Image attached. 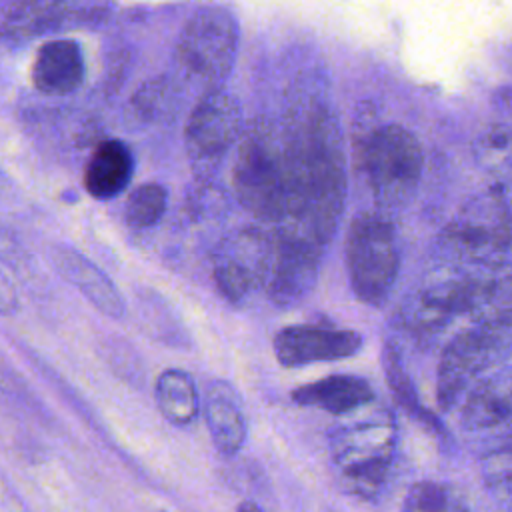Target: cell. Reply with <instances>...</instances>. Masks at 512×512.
<instances>
[{"instance_id": "obj_1", "label": "cell", "mask_w": 512, "mask_h": 512, "mask_svg": "<svg viewBox=\"0 0 512 512\" xmlns=\"http://www.w3.org/2000/svg\"><path fill=\"white\" fill-rule=\"evenodd\" d=\"M284 170V228L300 232L318 244H328L344 206V170L332 128L322 118L312 120L302 136L286 142Z\"/></svg>"}, {"instance_id": "obj_2", "label": "cell", "mask_w": 512, "mask_h": 512, "mask_svg": "<svg viewBox=\"0 0 512 512\" xmlns=\"http://www.w3.org/2000/svg\"><path fill=\"white\" fill-rule=\"evenodd\" d=\"M328 446L348 492L372 500L386 486L394 464L396 416L386 406L366 410L338 424L328 436Z\"/></svg>"}, {"instance_id": "obj_3", "label": "cell", "mask_w": 512, "mask_h": 512, "mask_svg": "<svg viewBox=\"0 0 512 512\" xmlns=\"http://www.w3.org/2000/svg\"><path fill=\"white\" fill-rule=\"evenodd\" d=\"M346 270L356 298L382 306L398 278L400 250L394 226L382 214H360L346 234Z\"/></svg>"}, {"instance_id": "obj_4", "label": "cell", "mask_w": 512, "mask_h": 512, "mask_svg": "<svg viewBox=\"0 0 512 512\" xmlns=\"http://www.w3.org/2000/svg\"><path fill=\"white\" fill-rule=\"evenodd\" d=\"M358 162L378 206L400 208L410 202L422 172L416 138L400 126L372 130L358 144Z\"/></svg>"}, {"instance_id": "obj_5", "label": "cell", "mask_w": 512, "mask_h": 512, "mask_svg": "<svg viewBox=\"0 0 512 512\" xmlns=\"http://www.w3.org/2000/svg\"><path fill=\"white\" fill-rule=\"evenodd\" d=\"M232 184L240 204L264 222L284 220L282 152L266 128H250L238 146Z\"/></svg>"}, {"instance_id": "obj_6", "label": "cell", "mask_w": 512, "mask_h": 512, "mask_svg": "<svg viewBox=\"0 0 512 512\" xmlns=\"http://www.w3.org/2000/svg\"><path fill=\"white\" fill-rule=\"evenodd\" d=\"M510 328H490L474 324L458 332L442 350L436 378L438 408L448 412L458 408L462 396L494 364L500 352L508 350Z\"/></svg>"}, {"instance_id": "obj_7", "label": "cell", "mask_w": 512, "mask_h": 512, "mask_svg": "<svg viewBox=\"0 0 512 512\" xmlns=\"http://www.w3.org/2000/svg\"><path fill=\"white\" fill-rule=\"evenodd\" d=\"M510 226L506 206L498 200L478 202L464 210L444 232L448 258L488 268H508Z\"/></svg>"}, {"instance_id": "obj_8", "label": "cell", "mask_w": 512, "mask_h": 512, "mask_svg": "<svg viewBox=\"0 0 512 512\" xmlns=\"http://www.w3.org/2000/svg\"><path fill=\"white\" fill-rule=\"evenodd\" d=\"M236 40V24L226 10L202 8L182 28L176 56L192 76L218 82L234 64Z\"/></svg>"}, {"instance_id": "obj_9", "label": "cell", "mask_w": 512, "mask_h": 512, "mask_svg": "<svg viewBox=\"0 0 512 512\" xmlns=\"http://www.w3.org/2000/svg\"><path fill=\"white\" fill-rule=\"evenodd\" d=\"M478 278L466 272H448L424 280L398 308V318L416 338H434L458 316L468 314Z\"/></svg>"}, {"instance_id": "obj_10", "label": "cell", "mask_w": 512, "mask_h": 512, "mask_svg": "<svg viewBox=\"0 0 512 512\" xmlns=\"http://www.w3.org/2000/svg\"><path fill=\"white\" fill-rule=\"evenodd\" d=\"M274 250V236L246 228L228 236L214 252L212 276L218 292L232 304L264 288Z\"/></svg>"}, {"instance_id": "obj_11", "label": "cell", "mask_w": 512, "mask_h": 512, "mask_svg": "<svg viewBox=\"0 0 512 512\" xmlns=\"http://www.w3.org/2000/svg\"><path fill=\"white\" fill-rule=\"evenodd\" d=\"M322 248L316 240L288 228L274 234L272 262L264 282L274 306L292 308L308 298L320 274Z\"/></svg>"}, {"instance_id": "obj_12", "label": "cell", "mask_w": 512, "mask_h": 512, "mask_svg": "<svg viewBox=\"0 0 512 512\" xmlns=\"http://www.w3.org/2000/svg\"><path fill=\"white\" fill-rule=\"evenodd\" d=\"M362 344V336L350 328L292 324L276 332L272 346L280 366L300 368L316 362L350 358L362 350Z\"/></svg>"}, {"instance_id": "obj_13", "label": "cell", "mask_w": 512, "mask_h": 512, "mask_svg": "<svg viewBox=\"0 0 512 512\" xmlns=\"http://www.w3.org/2000/svg\"><path fill=\"white\" fill-rule=\"evenodd\" d=\"M240 134V108L220 90L206 94L186 124V144L196 164H216Z\"/></svg>"}, {"instance_id": "obj_14", "label": "cell", "mask_w": 512, "mask_h": 512, "mask_svg": "<svg viewBox=\"0 0 512 512\" xmlns=\"http://www.w3.org/2000/svg\"><path fill=\"white\" fill-rule=\"evenodd\" d=\"M32 84L48 96L74 92L84 80V56L74 40L58 38L44 42L30 68Z\"/></svg>"}, {"instance_id": "obj_15", "label": "cell", "mask_w": 512, "mask_h": 512, "mask_svg": "<svg viewBox=\"0 0 512 512\" xmlns=\"http://www.w3.org/2000/svg\"><path fill=\"white\" fill-rule=\"evenodd\" d=\"M374 398L372 384L356 374H330L292 390V402L298 406L320 408L334 416L354 414Z\"/></svg>"}, {"instance_id": "obj_16", "label": "cell", "mask_w": 512, "mask_h": 512, "mask_svg": "<svg viewBox=\"0 0 512 512\" xmlns=\"http://www.w3.org/2000/svg\"><path fill=\"white\" fill-rule=\"evenodd\" d=\"M52 264L58 274L76 286L102 314L110 318L124 316V300L116 284L86 256L68 246L52 250Z\"/></svg>"}, {"instance_id": "obj_17", "label": "cell", "mask_w": 512, "mask_h": 512, "mask_svg": "<svg viewBox=\"0 0 512 512\" xmlns=\"http://www.w3.org/2000/svg\"><path fill=\"white\" fill-rule=\"evenodd\" d=\"M200 408L204 410V420L216 450L224 456L236 454L244 446L248 434L238 392L228 382L214 380L208 384Z\"/></svg>"}, {"instance_id": "obj_18", "label": "cell", "mask_w": 512, "mask_h": 512, "mask_svg": "<svg viewBox=\"0 0 512 512\" xmlns=\"http://www.w3.org/2000/svg\"><path fill=\"white\" fill-rule=\"evenodd\" d=\"M460 424L466 430H484L506 424L512 410L508 370L482 376L460 400Z\"/></svg>"}, {"instance_id": "obj_19", "label": "cell", "mask_w": 512, "mask_h": 512, "mask_svg": "<svg viewBox=\"0 0 512 512\" xmlns=\"http://www.w3.org/2000/svg\"><path fill=\"white\" fill-rule=\"evenodd\" d=\"M132 170V154L122 142H102L84 168V188L96 200H110L128 186Z\"/></svg>"}, {"instance_id": "obj_20", "label": "cell", "mask_w": 512, "mask_h": 512, "mask_svg": "<svg viewBox=\"0 0 512 512\" xmlns=\"http://www.w3.org/2000/svg\"><path fill=\"white\" fill-rule=\"evenodd\" d=\"M154 400L160 414L174 426H188L198 418L200 394L194 378L180 368H168L154 382Z\"/></svg>"}, {"instance_id": "obj_21", "label": "cell", "mask_w": 512, "mask_h": 512, "mask_svg": "<svg viewBox=\"0 0 512 512\" xmlns=\"http://www.w3.org/2000/svg\"><path fill=\"white\" fill-rule=\"evenodd\" d=\"M62 14V0H16L6 12L0 30L10 40H28L56 26Z\"/></svg>"}, {"instance_id": "obj_22", "label": "cell", "mask_w": 512, "mask_h": 512, "mask_svg": "<svg viewBox=\"0 0 512 512\" xmlns=\"http://www.w3.org/2000/svg\"><path fill=\"white\" fill-rule=\"evenodd\" d=\"M382 370L386 374L388 388L392 390V394H394L396 402L402 406V410L408 416L424 422V426H428L430 430L442 434L444 430H442L440 420L426 406H422L418 392L400 360L398 350L392 346V342H386V346L382 348Z\"/></svg>"}, {"instance_id": "obj_23", "label": "cell", "mask_w": 512, "mask_h": 512, "mask_svg": "<svg viewBox=\"0 0 512 512\" xmlns=\"http://www.w3.org/2000/svg\"><path fill=\"white\" fill-rule=\"evenodd\" d=\"M400 512H470L464 494L436 480H420L410 486Z\"/></svg>"}, {"instance_id": "obj_24", "label": "cell", "mask_w": 512, "mask_h": 512, "mask_svg": "<svg viewBox=\"0 0 512 512\" xmlns=\"http://www.w3.org/2000/svg\"><path fill=\"white\" fill-rule=\"evenodd\" d=\"M166 202H168V194L164 186L156 182L142 184L128 196L126 222L136 230L150 228L164 216Z\"/></svg>"}, {"instance_id": "obj_25", "label": "cell", "mask_w": 512, "mask_h": 512, "mask_svg": "<svg viewBox=\"0 0 512 512\" xmlns=\"http://www.w3.org/2000/svg\"><path fill=\"white\" fill-rule=\"evenodd\" d=\"M510 448L508 444H504L500 450L488 454L482 462V476L486 486L494 492L496 500L500 502H508L510 500Z\"/></svg>"}, {"instance_id": "obj_26", "label": "cell", "mask_w": 512, "mask_h": 512, "mask_svg": "<svg viewBox=\"0 0 512 512\" xmlns=\"http://www.w3.org/2000/svg\"><path fill=\"white\" fill-rule=\"evenodd\" d=\"M18 310V294L6 272L0 268V314H14Z\"/></svg>"}, {"instance_id": "obj_27", "label": "cell", "mask_w": 512, "mask_h": 512, "mask_svg": "<svg viewBox=\"0 0 512 512\" xmlns=\"http://www.w3.org/2000/svg\"><path fill=\"white\" fill-rule=\"evenodd\" d=\"M236 512H264L256 502H250V500H244L238 504Z\"/></svg>"}]
</instances>
